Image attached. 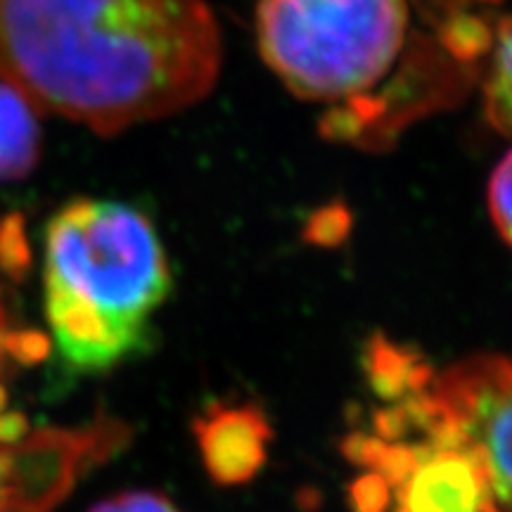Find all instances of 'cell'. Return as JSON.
<instances>
[{"label": "cell", "mask_w": 512, "mask_h": 512, "mask_svg": "<svg viewBox=\"0 0 512 512\" xmlns=\"http://www.w3.org/2000/svg\"><path fill=\"white\" fill-rule=\"evenodd\" d=\"M209 477L221 486L247 484L268 460L271 427L252 406H211L192 425Z\"/></svg>", "instance_id": "obj_6"}, {"label": "cell", "mask_w": 512, "mask_h": 512, "mask_svg": "<svg viewBox=\"0 0 512 512\" xmlns=\"http://www.w3.org/2000/svg\"><path fill=\"white\" fill-rule=\"evenodd\" d=\"M91 512H181L169 498L152 491H128V494L100 501Z\"/></svg>", "instance_id": "obj_13"}, {"label": "cell", "mask_w": 512, "mask_h": 512, "mask_svg": "<svg viewBox=\"0 0 512 512\" xmlns=\"http://www.w3.org/2000/svg\"><path fill=\"white\" fill-rule=\"evenodd\" d=\"M396 503V512H482L496 498L482 458L432 448L396 489Z\"/></svg>", "instance_id": "obj_7"}, {"label": "cell", "mask_w": 512, "mask_h": 512, "mask_svg": "<svg viewBox=\"0 0 512 512\" xmlns=\"http://www.w3.org/2000/svg\"><path fill=\"white\" fill-rule=\"evenodd\" d=\"M5 406H8V392H5V387L0 384V413H5Z\"/></svg>", "instance_id": "obj_15"}, {"label": "cell", "mask_w": 512, "mask_h": 512, "mask_svg": "<svg viewBox=\"0 0 512 512\" xmlns=\"http://www.w3.org/2000/svg\"><path fill=\"white\" fill-rule=\"evenodd\" d=\"M41 157L36 110L8 83H0V183L29 176Z\"/></svg>", "instance_id": "obj_8"}, {"label": "cell", "mask_w": 512, "mask_h": 512, "mask_svg": "<svg viewBox=\"0 0 512 512\" xmlns=\"http://www.w3.org/2000/svg\"><path fill=\"white\" fill-rule=\"evenodd\" d=\"M0 268L12 278H19L29 268V245L24 240L22 219L15 214L0 223Z\"/></svg>", "instance_id": "obj_11"}, {"label": "cell", "mask_w": 512, "mask_h": 512, "mask_svg": "<svg viewBox=\"0 0 512 512\" xmlns=\"http://www.w3.org/2000/svg\"><path fill=\"white\" fill-rule=\"evenodd\" d=\"M219 72L204 0H0V83L100 136L188 110Z\"/></svg>", "instance_id": "obj_1"}, {"label": "cell", "mask_w": 512, "mask_h": 512, "mask_svg": "<svg viewBox=\"0 0 512 512\" xmlns=\"http://www.w3.org/2000/svg\"><path fill=\"white\" fill-rule=\"evenodd\" d=\"M392 503V486L375 472L361 475L349 486V505L354 512H387Z\"/></svg>", "instance_id": "obj_12"}, {"label": "cell", "mask_w": 512, "mask_h": 512, "mask_svg": "<svg viewBox=\"0 0 512 512\" xmlns=\"http://www.w3.org/2000/svg\"><path fill=\"white\" fill-rule=\"evenodd\" d=\"M484 112L498 133L512 136V15L494 31L489 74L484 79Z\"/></svg>", "instance_id": "obj_9"}, {"label": "cell", "mask_w": 512, "mask_h": 512, "mask_svg": "<svg viewBox=\"0 0 512 512\" xmlns=\"http://www.w3.org/2000/svg\"><path fill=\"white\" fill-rule=\"evenodd\" d=\"M411 36L408 0H259L256 43L287 91L335 107L323 131L356 140Z\"/></svg>", "instance_id": "obj_3"}, {"label": "cell", "mask_w": 512, "mask_h": 512, "mask_svg": "<svg viewBox=\"0 0 512 512\" xmlns=\"http://www.w3.org/2000/svg\"><path fill=\"white\" fill-rule=\"evenodd\" d=\"M29 434V420L22 413H0V446H15Z\"/></svg>", "instance_id": "obj_14"}, {"label": "cell", "mask_w": 512, "mask_h": 512, "mask_svg": "<svg viewBox=\"0 0 512 512\" xmlns=\"http://www.w3.org/2000/svg\"><path fill=\"white\" fill-rule=\"evenodd\" d=\"M489 211L501 238L512 247V150L501 159L491 176Z\"/></svg>", "instance_id": "obj_10"}, {"label": "cell", "mask_w": 512, "mask_h": 512, "mask_svg": "<svg viewBox=\"0 0 512 512\" xmlns=\"http://www.w3.org/2000/svg\"><path fill=\"white\" fill-rule=\"evenodd\" d=\"M169 290L164 245L138 209L74 200L50 219L46 318L57 354L76 373H100L131 356Z\"/></svg>", "instance_id": "obj_2"}, {"label": "cell", "mask_w": 512, "mask_h": 512, "mask_svg": "<svg viewBox=\"0 0 512 512\" xmlns=\"http://www.w3.org/2000/svg\"><path fill=\"white\" fill-rule=\"evenodd\" d=\"M396 403L434 451L482 458L494 498L512 505V358L479 354L432 370Z\"/></svg>", "instance_id": "obj_4"}, {"label": "cell", "mask_w": 512, "mask_h": 512, "mask_svg": "<svg viewBox=\"0 0 512 512\" xmlns=\"http://www.w3.org/2000/svg\"><path fill=\"white\" fill-rule=\"evenodd\" d=\"M126 441V425L98 418L79 430H41L0 446V512H53L83 475Z\"/></svg>", "instance_id": "obj_5"}]
</instances>
